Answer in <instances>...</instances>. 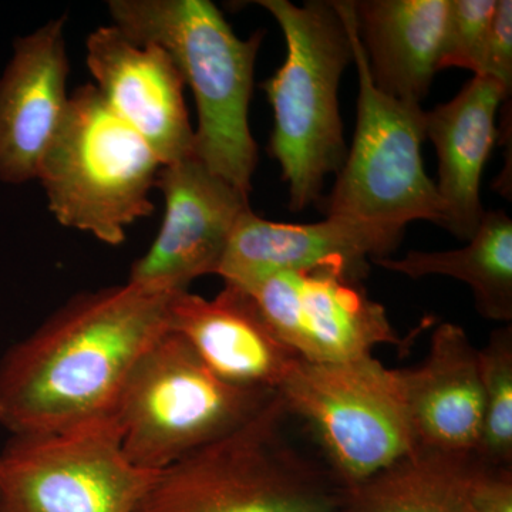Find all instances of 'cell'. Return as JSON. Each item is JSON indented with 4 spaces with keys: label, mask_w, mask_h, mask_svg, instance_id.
I'll list each match as a JSON object with an SVG mask.
<instances>
[{
    "label": "cell",
    "mask_w": 512,
    "mask_h": 512,
    "mask_svg": "<svg viewBox=\"0 0 512 512\" xmlns=\"http://www.w3.org/2000/svg\"><path fill=\"white\" fill-rule=\"evenodd\" d=\"M178 292L127 281L73 296L0 359V426L57 434L110 420L131 370L170 330Z\"/></svg>",
    "instance_id": "1"
},
{
    "label": "cell",
    "mask_w": 512,
    "mask_h": 512,
    "mask_svg": "<svg viewBox=\"0 0 512 512\" xmlns=\"http://www.w3.org/2000/svg\"><path fill=\"white\" fill-rule=\"evenodd\" d=\"M107 8L124 35L171 56L197 104L194 156L249 195L258 165L249 101L264 32L241 39L210 0H110Z\"/></svg>",
    "instance_id": "2"
},
{
    "label": "cell",
    "mask_w": 512,
    "mask_h": 512,
    "mask_svg": "<svg viewBox=\"0 0 512 512\" xmlns=\"http://www.w3.org/2000/svg\"><path fill=\"white\" fill-rule=\"evenodd\" d=\"M285 35L286 59L262 84L274 110L269 153L288 184L289 208L301 212L322 197L323 184L346 158L339 84L353 63L345 23L333 2L259 0Z\"/></svg>",
    "instance_id": "3"
},
{
    "label": "cell",
    "mask_w": 512,
    "mask_h": 512,
    "mask_svg": "<svg viewBox=\"0 0 512 512\" xmlns=\"http://www.w3.org/2000/svg\"><path fill=\"white\" fill-rule=\"evenodd\" d=\"M276 394L241 429L157 473L134 512H333L343 487L286 440Z\"/></svg>",
    "instance_id": "4"
},
{
    "label": "cell",
    "mask_w": 512,
    "mask_h": 512,
    "mask_svg": "<svg viewBox=\"0 0 512 512\" xmlns=\"http://www.w3.org/2000/svg\"><path fill=\"white\" fill-rule=\"evenodd\" d=\"M275 396L225 382L168 330L131 370L110 420L128 463L160 473L244 427Z\"/></svg>",
    "instance_id": "5"
},
{
    "label": "cell",
    "mask_w": 512,
    "mask_h": 512,
    "mask_svg": "<svg viewBox=\"0 0 512 512\" xmlns=\"http://www.w3.org/2000/svg\"><path fill=\"white\" fill-rule=\"evenodd\" d=\"M163 165L110 110L96 86L86 84L70 96L37 180L60 225L119 247L128 225L156 210L150 192Z\"/></svg>",
    "instance_id": "6"
},
{
    "label": "cell",
    "mask_w": 512,
    "mask_h": 512,
    "mask_svg": "<svg viewBox=\"0 0 512 512\" xmlns=\"http://www.w3.org/2000/svg\"><path fill=\"white\" fill-rule=\"evenodd\" d=\"M359 76L355 137L326 200L328 217L376 225L402 234L413 221L443 225L436 184L424 171L421 144L426 111L421 104L387 96L373 83L355 5L336 0Z\"/></svg>",
    "instance_id": "7"
},
{
    "label": "cell",
    "mask_w": 512,
    "mask_h": 512,
    "mask_svg": "<svg viewBox=\"0 0 512 512\" xmlns=\"http://www.w3.org/2000/svg\"><path fill=\"white\" fill-rule=\"evenodd\" d=\"M289 416L311 426L343 488L417 447L403 369L373 355L345 362L293 363L276 390Z\"/></svg>",
    "instance_id": "8"
},
{
    "label": "cell",
    "mask_w": 512,
    "mask_h": 512,
    "mask_svg": "<svg viewBox=\"0 0 512 512\" xmlns=\"http://www.w3.org/2000/svg\"><path fill=\"white\" fill-rule=\"evenodd\" d=\"M156 476L128 463L111 420L10 436L0 451V512H134Z\"/></svg>",
    "instance_id": "9"
},
{
    "label": "cell",
    "mask_w": 512,
    "mask_h": 512,
    "mask_svg": "<svg viewBox=\"0 0 512 512\" xmlns=\"http://www.w3.org/2000/svg\"><path fill=\"white\" fill-rule=\"evenodd\" d=\"M360 281L339 266H318L238 288L301 359L333 363L372 355L377 346L404 345L382 303L373 301Z\"/></svg>",
    "instance_id": "10"
},
{
    "label": "cell",
    "mask_w": 512,
    "mask_h": 512,
    "mask_svg": "<svg viewBox=\"0 0 512 512\" xmlns=\"http://www.w3.org/2000/svg\"><path fill=\"white\" fill-rule=\"evenodd\" d=\"M156 188L163 194V224L151 247L131 266L128 282L188 291L192 281L217 275L249 195L191 156L163 165Z\"/></svg>",
    "instance_id": "11"
},
{
    "label": "cell",
    "mask_w": 512,
    "mask_h": 512,
    "mask_svg": "<svg viewBox=\"0 0 512 512\" xmlns=\"http://www.w3.org/2000/svg\"><path fill=\"white\" fill-rule=\"evenodd\" d=\"M86 60L107 106L161 163L194 156L184 79L163 47L134 42L116 26H103L87 37Z\"/></svg>",
    "instance_id": "12"
},
{
    "label": "cell",
    "mask_w": 512,
    "mask_h": 512,
    "mask_svg": "<svg viewBox=\"0 0 512 512\" xmlns=\"http://www.w3.org/2000/svg\"><path fill=\"white\" fill-rule=\"evenodd\" d=\"M66 16L47 22L13 42L0 77V181L37 180L40 164L69 106Z\"/></svg>",
    "instance_id": "13"
},
{
    "label": "cell",
    "mask_w": 512,
    "mask_h": 512,
    "mask_svg": "<svg viewBox=\"0 0 512 512\" xmlns=\"http://www.w3.org/2000/svg\"><path fill=\"white\" fill-rule=\"evenodd\" d=\"M403 235L390 229L328 217L313 224H284L249 208L239 218L217 275L247 286L285 271L339 266L362 279L370 261L389 258Z\"/></svg>",
    "instance_id": "14"
},
{
    "label": "cell",
    "mask_w": 512,
    "mask_h": 512,
    "mask_svg": "<svg viewBox=\"0 0 512 512\" xmlns=\"http://www.w3.org/2000/svg\"><path fill=\"white\" fill-rule=\"evenodd\" d=\"M170 330L183 336L212 372L235 386L275 392L296 360L244 289L225 284L214 299L175 293Z\"/></svg>",
    "instance_id": "15"
},
{
    "label": "cell",
    "mask_w": 512,
    "mask_h": 512,
    "mask_svg": "<svg viewBox=\"0 0 512 512\" xmlns=\"http://www.w3.org/2000/svg\"><path fill=\"white\" fill-rule=\"evenodd\" d=\"M511 94L490 77L474 76L448 103L426 111V138L436 148L443 225L470 241L483 220L480 188L485 165L500 140L497 111Z\"/></svg>",
    "instance_id": "16"
},
{
    "label": "cell",
    "mask_w": 512,
    "mask_h": 512,
    "mask_svg": "<svg viewBox=\"0 0 512 512\" xmlns=\"http://www.w3.org/2000/svg\"><path fill=\"white\" fill-rule=\"evenodd\" d=\"M403 372L417 447L476 453L483 389L478 349L463 326H437L426 359Z\"/></svg>",
    "instance_id": "17"
},
{
    "label": "cell",
    "mask_w": 512,
    "mask_h": 512,
    "mask_svg": "<svg viewBox=\"0 0 512 512\" xmlns=\"http://www.w3.org/2000/svg\"><path fill=\"white\" fill-rule=\"evenodd\" d=\"M353 5L377 89L421 104L439 72L450 0H363Z\"/></svg>",
    "instance_id": "18"
},
{
    "label": "cell",
    "mask_w": 512,
    "mask_h": 512,
    "mask_svg": "<svg viewBox=\"0 0 512 512\" xmlns=\"http://www.w3.org/2000/svg\"><path fill=\"white\" fill-rule=\"evenodd\" d=\"M476 453L416 447L360 483L343 488L333 512H471Z\"/></svg>",
    "instance_id": "19"
},
{
    "label": "cell",
    "mask_w": 512,
    "mask_h": 512,
    "mask_svg": "<svg viewBox=\"0 0 512 512\" xmlns=\"http://www.w3.org/2000/svg\"><path fill=\"white\" fill-rule=\"evenodd\" d=\"M373 264L412 279L450 276L473 291L485 319H512V221L503 210L485 211L466 247L453 251H410L404 258H380Z\"/></svg>",
    "instance_id": "20"
},
{
    "label": "cell",
    "mask_w": 512,
    "mask_h": 512,
    "mask_svg": "<svg viewBox=\"0 0 512 512\" xmlns=\"http://www.w3.org/2000/svg\"><path fill=\"white\" fill-rule=\"evenodd\" d=\"M483 424L476 454L490 466L512 467V326L491 333L478 349Z\"/></svg>",
    "instance_id": "21"
},
{
    "label": "cell",
    "mask_w": 512,
    "mask_h": 512,
    "mask_svg": "<svg viewBox=\"0 0 512 512\" xmlns=\"http://www.w3.org/2000/svg\"><path fill=\"white\" fill-rule=\"evenodd\" d=\"M497 0H450L440 70L460 67L480 73Z\"/></svg>",
    "instance_id": "22"
},
{
    "label": "cell",
    "mask_w": 512,
    "mask_h": 512,
    "mask_svg": "<svg viewBox=\"0 0 512 512\" xmlns=\"http://www.w3.org/2000/svg\"><path fill=\"white\" fill-rule=\"evenodd\" d=\"M477 76L490 77L511 94L512 90V2L497 0L493 23Z\"/></svg>",
    "instance_id": "23"
},
{
    "label": "cell",
    "mask_w": 512,
    "mask_h": 512,
    "mask_svg": "<svg viewBox=\"0 0 512 512\" xmlns=\"http://www.w3.org/2000/svg\"><path fill=\"white\" fill-rule=\"evenodd\" d=\"M468 498L471 512H512V467L490 466L481 460Z\"/></svg>",
    "instance_id": "24"
}]
</instances>
